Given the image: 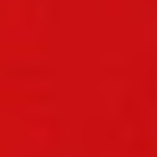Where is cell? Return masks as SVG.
I'll list each match as a JSON object with an SVG mask.
<instances>
[{"label": "cell", "instance_id": "cell-1", "mask_svg": "<svg viewBox=\"0 0 157 157\" xmlns=\"http://www.w3.org/2000/svg\"><path fill=\"white\" fill-rule=\"evenodd\" d=\"M122 114L128 121H136V117H139V110L131 98H125L122 101Z\"/></svg>", "mask_w": 157, "mask_h": 157}, {"label": "cell", "instance_id": "cell-2", "mask_svg": "<svg viewBox=\"0 0 157 157\" xmlns=\"http://www.w3.org/2000/svg\"><path fill=\"white\" fill-rule=\"evenodd\" d=\"M150 148H151V145H150L148 140L139 139V140H136L130 147V153H133V154H136V153H147V151H150Z\"/></svg>", "mask_w": 157, "mask_h": 157}]
</instances>
